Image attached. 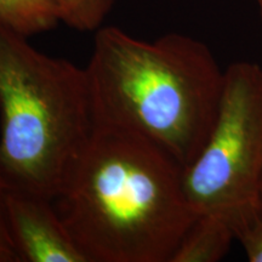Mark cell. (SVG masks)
I'll return each mask as SVG.
<instances>
[{
  "label": "cell",
  "instance_id": "cell-1",
  "mask_svg": "<svg viewBox=\"0 0 262 262\" xmlns=\"http://www.w3.org/2000/svg\"><path fill=\"white\" fill-rule=\"evenodd\" d=\"M89 262H170L196 212L183 168L145 137L94 126L54 198Z\"/></svg>",
  "mask_w": 262,
  "mask_h": 262
},
{
  "label": "cell",
  "instance_id": "cell-2",
  "mask_svg": "<svg viewBox=\"0 0 262 262\" xmlns=\"http://www.w3.org/2000/svg\"><path fill=\"white\" fill-rule=\"evenodd\" d=\"M94 126L145 137L187 169L210 135L225 71L208 45L169 33L153 41L101 27L85 67Z\"/></svg>",
  "mask_w": 262,
  "mask_h": 262
},
{
  "label": "cell",
  "instance_id": "cell-3",
  "mask_svg": "<svg viewBox=\"0 0 262 262\" xmlns=\"http://www.w3.org/2000/svg\"><path fill=\"white\" fill-rule=\"evenodd\" d=\"M94 129L85 67L32 47L0 19V172L54 201Z\"/></svg>",
  "mask_w": 262,
  "mask_h": 262
},
{
  "label": "cell",
  "instance_id": "cell-4",
  "mask_svg": "<svg viewBox=\"0 0 262 262\" xmlns=\"http://www.w3.org/2000/svg\"><path fill=\"white\" fill-rule=\"evenodd\" d=\"M183 186L196 215L220 216L232 229L261 208L260 64L239 61L225 70L217 117L201 153L183 171Z\"/></svg>",
  "mask_w": 262,
  "mask_h": 262
},
{
  "label": "cell",
  "instance_id": "cell-5",
  "mask_svg": "<svg viewBox=\"0 0 262 262\" xmlns=\"http://www.w3.org/2000/svg\"><path fill=\"white\" fill-rule=\"evenodd\" d=\"M6 217L19 262H89L52 199L6 185Z\"/></svg>",
  "mask_w": 262,
  "mask_h": 262
},
{
  "label": "cell",
  "instance_id": "cell-6",
  "mask_svg": "<svg viewBox=\"0 0 262 262\" xmlns=\"http://www.w3.org/2000/svg\"><path fill=\"white\" fill-rule=\"evenodd\" d=\"M235 241L233 229L225 219L201 214L185 232L170 262H217Z\"/></svg>",
  "mask_w": 262,
  "mask_h": 262
},
{
  "label": "cell",
  "instance_id": "cell-7",
  "mask_svg": "<svg viewBox=\"0 0 262 262\" xmlns=\"http://www.w3.org/2000/svg\"><path fill=\"white\" fill-rule=\"evenodd\" d=\"M0 19L28 38L61 22L55 0H0Z\"/></svg>",
  "mask_w": 262,
  "mask_h": 262
},
{
  "label": "cell",
  "instance_id": "cell-8",
  "mask_svg": "<svg viewBox=\"0 0 262 262\" xmlns=\"http://www.w3.org/2000/svg\"><path fill=\"white\" fill-rule=\"evenodd\" d=\"M61 22L79 32H93L102 27L116 0H55Z\"/></svg>",
  "mask_w": 262,
  "mask_h": 262
},
{
  "label": "cell",
  "instance_id": "cell-9",
  "mask_svg": "<svg viewBox=\"0 0 262 262\" xmlns=\"http://www.w3.org/2000/svg\"><path fill=\"white\" fill-rule=\"evenodd\" d=\"M234 238L244 249L249 262H262V209L248 215L233 227Z\"/></svg>",
  "mask_w": 262,
  "mask_h": 262
},
{
  "label": "cell",
  "instance_id": "cell-10",
  "mask_svg": "<svg viewBox=\"0 0 262 262\" xmlns=\"http://www.w3.org/2000/svg\"><path fill=\"white\" fill-rule=\"evenodd\" d=\"M0 262H19L6 217V182L0 172Z\"/></svg>",
  "mask_w": 262,
  "mask_h": 262
},
{
  "label": "cell",
  "instance_id": "cell-11",
  "mask_svg": "<svg viewBox=\"0 0 262 262\" xmlns=\"http://www.w3.org/2000/svg\"><path fill=\"white\" fill-rule=\"evenodd\" d=\"M255 3H256L257 8H258V12H260V17H261V21H262V0H255ZM261 209H262V187H261Z\"/></svg>",
  "mask_w": 262,
  "mask_h": 262
}]
</instances>
